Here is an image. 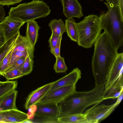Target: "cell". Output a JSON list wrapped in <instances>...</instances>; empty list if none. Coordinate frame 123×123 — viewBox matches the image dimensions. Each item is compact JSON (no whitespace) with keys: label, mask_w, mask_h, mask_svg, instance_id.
<instances>
[{"label":"cell","mask_w":123,"mask_h":123,"mask_svg":"<svg viewBox=\"0 0 123 123\" xmlns=\"http://www.w3.org/2000/svg\"><path fill=\"white\" fill-rule=\"evenodd\" d=\"M92 68L96 86H105L110 68L118 54L111 39L105 31L95 42Z\"/></svg>","instance_id":"6da1fadb"},{"label":"cell","mask_w":123,"mask_h":123,"mask_svg":"<svg viewBox=\"0 0 123 123\" xmlns=\"http://www.w3.org/2000/svg\"><path fill=\"white\" fill-rule=\"evenodd\" d=\"M123 53H118L108 75L105 86V90L111 86L123 74Z\"/></svg>","instance_id":"ba28073f"},{"label":"cell","mask_w":123,"mask_h":123,"mask_svg":"<svg viewBox=\"0 0 123 123\" xmlns=\"http://www.w3.org/2000/svg\"><path fill=\"white\" fill-rule=\"evenodd\" d=\"M58 118H54L43 116H34L31 120L33 123H59Z\"/></svg>","instance_id":"83f0119b"},{"label":"cell","mask_w":123,"mask_h":123,"mask_svg":"<svg viewBox=\"0 0 123 123\" xmlns=\"http://www.w3.org/2000/svg\"><path fill=\"white\" fill-rule=\"evenodd\" d=\"M17 85V80L7 81L4 82L0 81V98L9 92L15 90Z\"/></svg>","instance_id":"603a6c76"},{"label":"cell","mask_w":123,"mask_h":123,"mask_svg":"<svg viewBox=\"0 0 123 123\" xmlns=\"http://www.w3.org/2000/svg\"><path fill=\"white\" fill-rule=\"evenodd\" d=\"M123 74L121 75L114 83L109 88L105 90L101 96L103 99H114L117 98L123 92Z\"/></svg>","instance_id":"5bb4252c"},{"label":"cell","mask_w":123,"mask_h":123,"mask_svg":"<svg viewBox=\"0 0 123 123\" xmlns=\"http://www.w3.org/2000/svg\"><path fill=\"white\" fill-rule=\"evenodd\" d=\"M19 34V31L7 40L0 47V64L5 57L16 45V40Z\"/></svg>","instance_id":"ffe728a7"},{"label":"cell","mask_w":123,"mask_h":123,"mask_svg":"<svg viewBox=\"0 0 123 123\" xmlns=\"http://www.w3.org/2000/svg\"><path fill=\"white\" fill-rule=\"evenodd\" d=\"M53 82L43 85L31 92L28 95L26 101L25 107L28 110L33 105H36L48 92Z\"/></svg>","instance_id":"4fadbf2b"},{"label":"cell","mask_w":123,"mask_h":123,"mask_svg":"<svg viewBox=\"0 0 123 123\" xmlns=\"http://www.w3.org/2000/svg\"><path fill=\"white\" fill-rule=\"evenodd\" d=\"M33 123L31 121V120L27 119L24 121H23L22 123Z\"/></svg>","instance_id":"60d3db41"},{"label":"cell","mask_w":123,"mask_h":123,"mask_svg":"<svg viewBox=\"0 0 123 123\" xmlns=\"http://www.w3.org/2000/svg\"><path fill=\"white\" fill-rule=\"evenodd\" d=\"M56 57V62L54 66L53 69L55 73H64L68 69L66 65L64 57L61 56Z\"/></svg>","instance_id":"cb8c5ba5"},{"label":"cell","mask_w":123,"mask_h":123,"mask_svg":"<svg viewBox=\"0 0 123 123\" xmlns=\"http://www.w3.org/2000/svg\"><path fill=\"white\" fill-rule=\"evenodd\" d=\"M76 87L75 85H70L57 88L46 94L39 102H51L58 104L76 91Z\"/></svg>","instance_id":"52a82bcc"},{"label":"cell","mask_w":123,"mask_h":123,"mask_svg":"<svg viewBox=\"0 0 123 123\" xmlns=\"http://www.w3.org/2000/svg\"><path fill=\"white\" fill-rule=\"evenodd\" d=\"M118 5L119 7L122 14H123V0H117Z\"/></svg>","instance_id":"8d00e7d4"},{"label":"cell","mask_w":123,"mask_h":123,"mask_svg":"<svg viewBox=\"0 0 123 123\" xmlns=\"http://www.w3.org/2000/svg\"><path fill=\"white\" fill-rule=\"evenodd\" d=\"M28 55L27 53L25 52L19 51H13L11 55L8 67H10L14 62L21 57L24 56L26 57Z\"/></svg>","instance_id":"f546056e"},{"label":"cell","mask_w":123,"mask_h":123,"mask_svg":"<svg viewBox=\"0 0 123 123\" xmlns=\"http://www.w3.org/2000/svg\"><path fill=\"white\" fill-rule=\"evenodd\" d=\"M101 0V1H102L103 0Z\"/></svg>","instance_id":"7bdbcfd3"},{"label":"cell","mask_w":123,"mask_h":123,"mask_svg":"<svg viewBox=\"0 0 123 123\" xmlns=\"http://www.w3.org/2000/svg\"><path fill=\"white\" fill-rule=\"evenodd\" d=\"M5 15V11L4 8L0 5V22L4 19Z\"/></svg>","instance_id":"d590c367"},{"label":"cell","mask_w":123,"mask_h":123,"mask_svg":"<svg viewBox=\"0 0 123 123\" xmlns=\"http://www.w3.org/2000/svg\"><path fill=\"white\" fill-rule=\"evenodd\" d=\"M37 109V106L36 105H33L29 107L28 109V112L27 113L28 119L31 120L34 118Z\"/></svg>","instance_id":"d6a6232c"},{"label":"cell","mask_w":123,"mask_h":123,"mask_svg":"<svg viewBox=\"0 0 123 123\" xmlns=\"http://www.w3.org/2000/svg\"></svg>","instance_id":"b9f144b4"},{"label":"cell","mask_w":123,"mask_h":123,"mask_svg":"<svg viewBox=\"0 0 123 123\" xmlns=\"http://www.w3.org/2000/svg\"><path fill=\"white\" fill-rule=\"evenodd\" d=\"M16 45V44L15 45L4 58L0 63V75L4 73L8 67L10 62L11 55Z\"/></svg>","instance_id":"4316f807"},{"label":"cell","mask_w":123,"mask_h":123,"mask_svg":"<svg viewBox=\"0 0 123 123\" xmlns=\"http://www.w3.org/2000/svg\"><path fill=\"white\" fill-rule=\"evenodd\" d=\"M34 116L58 118L59 110L58 104L51 102L38 103Z\"/></svg>","instance_id":"8fae6325"},{"label":"cell","mask_w":123,"mask_h":123,"mask_svg":"<svg viewBox=\"0 0 123 123\" xmlns=\"http://www.w3.org/2000/svg\"><path fill=\"white\" fill-rule=\"evenodd\" d=\"M81 71L78 68H74L68 74L53 82L50 88L46 94L59 87L70 85H76L78 80L81 78Z\"/></svg>","instance_id":"9c48e42d"},{"label":"cell","mask_w":123,"mask_h":123,"mask_svg":"<svg viewBox=\"0 0 123 123\" xmlns=\"http://www.w3.org/2000/svg\"><path fill=\"white\" fill-rule=\"evenodd\" d=\"M6 40L4 30L0 24V47L4 44Z\"/></svg>","instance_id":"e575fe53"},{"label":"cell","mask_w":123,"mask_h":123,"mask_svg":"<svg viewBox=\"0 0 123 123\" xmlns=\"http://www.w3.org/2000/svg\"><path fill=\"white\" fill-rule=\"evenodd\" d=\"M34 61L28 55L25 60L21 69V72L23 75H25L30 73L32 70Z\"/></svg>","instance_id":"484cf974"},{"label":"cell","mask_w":123,"mask_h":123,"mask_svg":"<svg viewBox=\"0 0 123 123\" xmlns=\"http://www.w3.org/2000/svg\"><path fill=\"white\" fill-rule=\"evenodd\" d=\"M18 92V91L15 90L0 98V111L18 109L16 105Z\"/></svg>","instance_id":"e0dca14e"},{"label":"cell","mask_w":123,"mask_h":123,"mask_svg":"<svg viewBox=\"0 0 123 123\" xmlns=\"http://www.w3.org/2000/svg\"><path fill=\"white\" fill-rule=\"evenodd\" d=\"M51 10L43 1L33 0L11 7L8 13L9 17L25 23L49 15Z\"/></svg>","instance_id":"5b68a950"},{"label":"cell","mask_w":123,"mask_h":123,"mask_svg":"<svg viewBox=\"0 0 123 123\" xmlns=\"http://www.w3.org/2000/svg\"><path fill=\"white\" fill-rule=\"evenodd\" d=\"M22 0H0V5L9 6L21 2Z\"/></svg>","instance_id":"836d02e7"},{"label":"cell","mask_w":123,"mask_h":123,"mask_svg":"<svg viewBox=\"0 0 123 123\" xmlns=\"http://www.w3.org/2000/svg\"><path fill=\"white\" fill-rule=\"evenodd\" d=\"M0 123H4L2 115L1 114V111H0Z\"/></svg>","instance_id":"ab89813d"},{"label":"cell","mask_w":123,"mask_h":123,"mask_svg":"<svg viewBox=\"0 0 123 123\" xmlns=\"http://www.w3.org/2000/svg\"><path fill=\"white\" fill-rule=\"evenodd\" d=\"M25 23L8 16L0 22V24L4 30L7 40L19 32L21 27Z\"/></svg>","instance_id":"7c38bea8"},{"label":"cell","mask_w":123,"mask_h":123,"mask_svg":"<svg viewBox=\"0 0 123 123\" xmlns=\"http://www.w3.org/2000/svg\"><path fill=\"white\" fill-rule=\"evenodd\" d=\"M105 90V86L95 85L93 89L88 91H75L59 103L58 118L82 114L87 107L98 104L104 100L101 96Z\"/></svg>","instance_id":"7a4b0ae2"},{"label":"cell","mask_w":123,"mask_h":123,"mask_svg":"<svg viewBox=\"0 0 123 123\" xmlns=\"http://www.w3.org/2000/svg\"><path fill=\"white\" fill-rule=\"evenodd\" d=\"M4 123H23L28 119L27 113L18 109L1 111Z\"/></svg>","instance_id":"9a60e30c"},{"label":"cell","mask_w":123,"mask_h":123,"mask_svg":"<svg viewBox=\"0 0 123 123\" xmlns=\"http://www.w3.org/2000/svg\"><path fill=\"white\" fill-rule=\"evenodd\" d=\"M60 36L52 34L49 40L50 51L51 53L54 50L58 42Z\"/></svg>","instance_id":"4dcf8cb0"},{"label":"cell","mask_w":123,"mask_h":123,"mask_svg":"<svg viewBox=\"0 0 123 123\" xmlns=\"http://www.w3.org/2000/svg\"><path fill=\"white\" fill-rule=\"evenodd\" d=\"M0 75L5 77L7 81L18 79L24 76L21 71L18 69L10 70L3 73Z\"/></svg>","instance_id":"d4e9b609"},{"label":"cell","mask_w":123,"mask_h":123,"mask_svg":"<svg viewBox=\"0 0 123 123\" xmlns=\"http://www.w3.org/2000/svg\"><path fill=\"white\" fill-rule=\"evenodd\" d=\"M75 20L73 18L65 20L66 32L71 40L77 43L78 34Z\"/></svg>","instance_id":"d6986e66"},{"label":"cell","mask_w":123,"mask_h":123,"mask_svg":"<svg viewBox=\"0 0 123 123\" xmlns=\"http://www.w3.org/2000/svg\"><path fill=\"white\" fill-rule=\"evenodd\" d=\"M63 13L67 19L83 16L82 7L77 0H61Z\"/></svg>","instance_id":"30bf717a"},{"label":"cell","mask_w":123,"mask_h":123,"mask_svg":"<svg viewBox=\"0 0 123 123\" xmlns=\"http://www.w3.org/2000/svg\"><path fill=\"white\" fill-rule=\"evenodd\" d=\"M25 57L24 56L20 57L14 62L10 67H8L4 72L11 69H18L21 71L25 60Z\"/></svg>","instance_id":"f1b7e54d"},{"label":"cell","mask_w":123,"mask_h":123,"mask_svg":"<svg viewBox=\"0 0 123 123\" xmlns=\"http://www.w3.org/2000/svg\"><path fill=\"white\" fill-rule=\"evenodd\" d=\"M98 105L95 104L84 113L89 123L99 122L107 117L117 106L115 103L108 105Z\"/></svg>","instance_id":"8992f818"},{"label":"cell","mask_w":123,"mask_h":123,"mask_svg":"<svg viewBox=\"0 0 123 123\" xmlns=\"http://www.w3.org/2000/svg\"><path fill=\"white\" fill-rule=\"evenodd\" d=\"M62 39V36H60L57 43L53 51L51 53L55 57L60 56V48L61 40Z\"/></svg>","instance_id":"1f68e13d"},{"label":"cell","mask_w":123,"mask_h":123,"mask_svg":"<svg viewBox=\"0 0 123 123\" xmlns=\"http://www.w3.org/2000/svg\"><path fill=\"white\" fill-rule=\"evenodd\" d=\"M16 45L13 52L19 51L27 53L32 59L34 58V48L26 36H23L19 34L15 42Z\"/></svg>","instance_id":"2e32d148"},{"label":"cell","mask_w":123,"mask_h":123,"mask_svg":"<svg viewBox=\"0 0 123 123\" xmlns=\"http://www.w3.org/2000/svg\"><path fill=\"white\" fill-rule=\"evenodd\" d=\"M26 26V36L34 48L38 36V32L41 27L35 20L27 21Z\"/></svg>","instance_id":"ac0fdd59"},{"label":"cell","mask_w":123,"mask_h":123,"mask_svg":"<svg viewBox=\"0 0 123 123\" xmlns=\"http://www.w3.org/2000/svg\"><path fill=\"white\" fill-rule=\"evenodd\" d=\"M76 25L78 45L86 49L91 47L102 30L99 17L95 15H89L85 16L82 20L76 23Z\"/></svg>","instance_id":"277c9868"},{"label":"cell","mask_w":123,"mask_h":123,"mask_svg":"<svg viewBox=\"0 0 123 123\" xmlns=\"http://www.w3.org/2000/svg\"><path fill=\"white\" fill-rule=\"evenodd\" d=\"M49 26L52 31V34H53L62 36L66 31L65 24L61 19L51 20L49 23Z\"/></svg>","instance_id":"44dd1931"},{"label":"cell","mask_w":123,"mask_h":123,"mask_svg":"<svg viewBox=\"0 0 123 123\" xmlns=\"http://www.w3.org/2000/svg\"><path fill=\"white\" fill-rule=\"evenodd\" d=\"M123 92H122L121 94L117 98V100L115 103L117 106L122 101L123 98Z\"/></svg>","instance_id":"74e56055"},{"label":"cell","mask_w":123,"mask_h":123,"mask_svg":"<svg viewBox=\"0 0 123 123\" xmlns=\"http://www.w3.org/2000/svg\"><path fill=\"white\" fill-rule=\"evenodd\" d=\"M59 123H89L84 114H78L59 117Z\"/></svg>","instance_id":"7402d4cb"},{"label":"cell","mask_w":123,"mask_h":123,"mask_svg":"<svg viewBox=\"0 0 123 123\" xmlns=\"http://www.w3.org/2000/svg\"><path fill=\"white\" fill-rule=\"evenodd\" d=\"M106 0V3L118 5L117 0Z\"/></svg>","instance_id":"f35d334b"},{"label":"cell","mask_w":123,"mask_h":123,"mask_svg":"<svg viewBox=\"0 0 123 123\" xmlns=\"http://www.w3.org/2000/svg\"><path fill=\"white\" fill-rule=\"evenodd\" d=\"M104 3L108 10L99 17L101 29L107 33L118 49L123 44V14L118 6Z\"/></svg>","instance_id":"3957f363"}]
</instances>
